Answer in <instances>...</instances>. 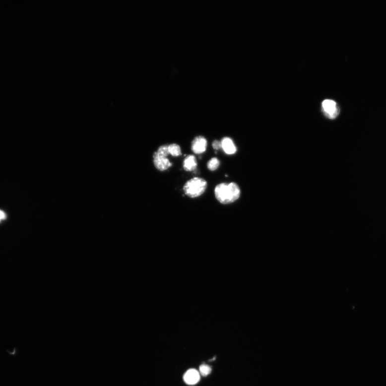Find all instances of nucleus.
Wrapping results in <instances>:
<instances>
[{
  "instance_id": "f257e3e1",
  "label": "nucleus",
  "mask_w": 386,
  "mask_h": 386,
  "mask_svg": "<svg viewBox=\"0 0 386 386\" xmlns=\"http://www.w3.org/2000/svg\"><path fill=\"white\" fill-rule=\"evenodd\" d=\"M215 195L221 203L230 204L237 200L240 197L241 190L235 183H222L216 186Z\"/></svg>"
},
{
  "instance_id": "f03ea898",
  "label": "nucleus",
  "mask_w": 386,
  "mask_h": 386,
  "mask_svg": "<svg viewBox=\"0 0 386 386\" xmlns=\"http://www.w3.org/2000/svg\"><path fill=\"white\" fill-rule=\"evenodd\" d=\"M207 188V183L204 179L195 177L186 183L183 189L186 195L195 198L202 195Z\"/></svg>"
},
{
  "instance_id": "7ed1b4c3",
  "label": "nucleus",
  "mask_w": 386,
  "mask_h": 386,
  "mask_svg": "<svg viewBox=\"0 0 386 386\" xmlns=\"http://www.w3.org/2000/svg\"><path fill=\"white\" fill-rule=\"evenodd\" d=\"M322 110L325 116L333 120L339 113V106L337 103L331 99H325L322 103Z\"/></svg>"
},
{
  "instance_id": "20e7f679",
  "label": "nucleus",
  "mask_w": 386,
  "mask_h": 386,
  "mask_svg": "<svg viewBox=\"0 0 386 386\" xmlns=\"http://www.w3.org/2000/svg\"><path fill=\"white\" fill-rule=\"evenodd\" d=\"M207 146V141L202 136L196 137L192 143L191 149L195 154H201L206 151Z\"/></svg>"
},
{
  "instance_id": "39448f33",
  "label": "nucleus",
  "mask_w": 386,
  "mask_h": 386,
  "mask_svg": "<svg viewBox=\"0 0 386 386\" xmlns=\"http://www.w3.org/2000/svg\"><path fill=\"white\" fill-rule=\"evenodd\" d=\"M153 157H154V165L159 171H164L168 170L172 165L167 158L158 155L156 152L154 153Z\"/></svg>"
},
{
  "instance_id": "423d86ee",
  "label": "nucleus",
  "mask_w": 386,
  "mask_h": 386,
  "mask_svg": "<svg viewBox=\"0 0 386 386\" xmlns=\"http://www.w3.org/2000/svg\"><path fill=\"white\" fill-rule=\"evenodd\" d=\"M222 148L227 155L235 154L237 148L232 139L228 137H223L221 140Z\"/></svg>"
},
{
  "instance_id": "0eeeda50",
  "label": "nucleus",
  "mask_w": 386,
  "mask_h": 386,
  "mask_svg": "<svg viewBox=\"0 0 386 386\" xmlns=\"http://www.w3.org/2000/svg\"><path fill=\"white\" fill-rule=\"evenodd\" d=\"M185 382L189 385H194L199 381L198 372L194 369H191L186 373L184 376Z\"/></svg>"
},
{
  "instance_id": "6e6552de",
  "label": "nucleus",
  "mask_w": 386,
  "mask_h": 386,
  "mask_svg": "<svg viewBox=\"0 0 386 386\" xmlns=\"http://www.w3.org/2000/svg\"><path fill=\"white\" fill-rule=\"evenodd\" d=\"M197 162L194 155H190L186 157L184 161L183 168L186 171H193L197 168Z\"/></svg>"
},
{
  "instance_id": "1a4fd4ad",
  "label": "nucleus",
  "mask_w": 386,
  "mask_h": 386,
  "mask_svg": "<svg viewBox=\"0 0 386 386\" xmlns=\"http://www.w3.org/2000/svg\"><path fill=\"white\" fill-rule=\"evenodd\" d=\"M169 154L172 156L177 157L182 155L181 149L177 144H172L169 145Z\"/></svg>"
},
{
  "instance_id": "9d476101",
  "label": "nucleus",
  "mask_w": 386,
  "mask_h": 386,
  "mask_svg": "<svg viewBox=\"0 0 386 386\" xmlns=\"http://www.w3.org/2000/svg\"><path fill=\"white\" fill-rule=\"evenodd\" d=\"M220 165V162L216 157L212 158L207 163V167L211 171L216 170Z\"/></svg>"
},
{
  "instance_id": "9b49d317",
  "label": "nucleus",
  "mask_w": 386,
  "mask_h": 386,
  "mask_svg": "<svg viewBox=\"0 0 386 386\" xmlns=\"http://www.w3.org/2000/svg\"><path fill=\"white\" fill-rule=\"evenodd\" d=\"M158 155L166 157H167L170 154L169 151V145H163L160 146L156 152Z\"/></svg>"
},
{
  "instance_id": "f8f14e48",
  "label": "nucleus",
  "mask_w": 386,
  "mask_h": 386,
  "mask_svg": "<svg viewBox=\"0 0 386 386\" xmlns=\"http://www.w3.org/2000/svg\"><path fill=\"white\" fill-rule=\"evenodd\" d=\"M199 371L203 376L206 377L210 374L211 369L209 366L203 364L199 367Z\"/></svg>"
},
{
  "instance_id": "ddd939ff",
  "label": "nucleus",
  "mask_w": 386,
  "mask_h": 386,
  "mask_svg": "<svg viewBox=\"0 0 386 386\" xmlns=\"http://www.w3.org/2000/svg\"><path fill=\"white\" fill-rule=\"evenodd\" d=\"M212 146L215 150H219L222 148V144L221 141L215 140L212 142Z\"/></svg>"
},
{
  "instance_id": "4468645a",
  "label": "nucleus",
  "mask_w": 386,
  "mask_h": 386,
  "mask_svg": "<svg viewBox=\"0 0 386 386\" xmlns=\"http://www.w3.org/2000/svg\"><path fill=\"white\" fill-rule=\"evenodd\" d=\"M5 217L6 215L5 213L2 210H0V222H1L2 220H4Z\"/></svg>"
},
{
  "instance_id": "2eb2a0df",
  "label": "nucleus",
  "mask_w": 386,
  "mask_h": 386,
  "mask_svg": "<svg viewBox=\"0 0 386 386\" xmlns=\"http://www.w3.org/2000/svg\"><path fill=\"white\" fill-rule=\"evenodd\" d=\"M225 177H228V176L227 175H225Z\"/></svg>"
}]
</instances>
